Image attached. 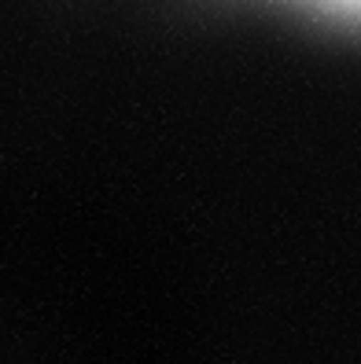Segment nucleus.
Wrapping results in <instances>:
<instances>
[{
	"instance_id": "nucleus-1",
	"label": "nucleus",
	"mask_w": 361,
	"mask_h": 364,
	"mask_svg": "<svg viewBox=\"0 0 361 364\" xmlns=\"http://www.w3.org/2000/svg\"><path fill=\"white\" fill-rule=\"evenodd\" d=\"M251 4L277 8L281 15L303 18V23L321 26V30L354 26V15H357V0H251Z\"/></svg>"
}]
</instances>
